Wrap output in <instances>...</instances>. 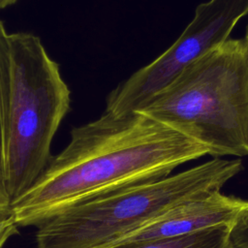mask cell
Masks as SVG:
<instances>
[{
    "instance_id": "6da1fadb",
    "label": "cell",
    "mask_w": 248,
    "mask_h": 248,
    "mask_svg": "<svg viewBox=\"0 0 248 248\" xmlns=\"http://www.w3.org/2000/svg\"><path fill=\"white\" fill-rule=\"evenodd\" d=\"M208 150L170 126L135 111L106 112L71 131L67 146L21 196L11 213L19 227L37 226L101 195L166 177Z\"/></svg>"
},
{
    "instance_id": "7a4b0ae2",
    "label": "cell",
    "mask_w": 248,
    "mask_h": 248,
    "mask_svg": "<svg viewBox=\"0 0 248 248\" xmlns=\"http://www.w3.org/2000/svg\"><path fill=\"white\" fill-rule=\"evenodd\" d=\"M202 144L248 156V46L228 39L187 65L137 110Z\"/></svg>"
},
{
    "instance_id": "3957f363",
    "label": "cell",
    "mask_w": 248,
    "mask_h": 248,
    "mask_svg": "<svg viewBox=\"0 0 248 248\" xmlns=\"http://www.w3.org/2000/svg\"><path fill=\"white\" fill-rule=\"evenodd\" d=\"M242 170L213 158L187 170L121 188L71 206L38 227L36 248H103L199 195L221 190Z\"/></svg>"
},
{
    "instance_id": "277c9868",
    "label": "cell",
    "mask_w": 248,
    "mask_h": 248,
    "mask_svg": "<svg viewBox=\"0 0 248 248\" xmlns=\"http://www.w3.org/2000/svg\"><path fill=\"white\" fill-rule=\"evenodd\" d=\"M12 81L1 173L12 202L48 165L55 133L70 109L71 92L41 39L12 33Z\"/></svg>"
},
{
    "instance_id": "5b68a950",
    "label": "cell",
    "mask_w": 248,
    "mask_h": 248,
    "mask_svg": "<svg viewBox=\"0 0 248 248\" xmlns=\"http://www.w3.org/2000/svg\"><path fill=\"white\" fill-rule=\"evenodd\" d=\"M247 15L248 0L201 3L192 21L165 52L110 91L104 112L119 116L140 109L187 65L228 40Z\"/></svg>"
},
{
    "instance_id": "8992f818",
    "label": "cell",
    "mask_w": 248,
    "mask_h": 248,
    "mask_svg": "<svg viewBox=\"0 0 248 248\" xmlns=\"http://www.w3.org/2000/svg\"><path fill=\"white\" fill-rule=\"evenodd\" d=\"M247 208L248 201L220 190L207 192L171 207L113 244L178 237L217 226L233 227Z\"/></svg>"
},
{
    "instance_id": "52a82bcc",
    "label": "cell",
    "mask_w": 248,
    "mask_h": 248,
    "mask_svg": "<svg viewBox=\"0 0 248 248\" xmlns=\"http://www.w3.org/2000/svg\"><path fill=\"white\" fill-rule=\"evenodd\" d=\"M232 229L217 226L178 237L121 242L103 248H232Z\"/></svg>"
},
{
    "instance_id": "ba28073f",
    "label": "cell",
    "mask_w": 248,
    "mask_h": 248,
    "mask_svg": "<svg viewBox=\"0 0 248 248\" xmlns=\"http://www.w3.org/2000/svg\"><path fill=\"white\" fill-rule=\"evenodd\" d=\"M0 20V170L5 146L12 81L11 37Z\"/></svg>"
},
{
    "instance_id": "9c48e42d",
    "label": "cell",
    "mask_w": 248,
    "mask_h": 248,
    "mask_svg": "<svg viewBox=\"0 0 248 248\" xmlns=\"http://www.w3.org/2000/svg\"><path fill=\"white\" fill-rule=\"evenodd\" d=\"M231 239L234 248H248V208L232 227Z\"/></svg>"
},
{
    "instance_id": "30bf717a",
    "label": "cell",
    "mask_w": 248,
    "mask_h": 248,
    "mask_svg": "<svg viewBox=\"0 0 248 248\" xmlns=\"http://www.w3.org/2000/svg\"><path fill=\"white\" fill-rule=\"evenodd\" d=\"M18 227L12 213L0 215V248L11 236L18 233Z\"/></svg>"
},
{
    "instance_id": "8fae6325",
    "label": "cell",
    "mask_w": 248,
    "mask_h": 248,
    "mask_svg": "<svg viewBox=\"0 0 248 248\" xmlns=\"http://www.w3.org/2000/svg\"><path fill=\"white\" fill-rule=\"evenodd\" d=\"M12 199L6 189L2 173L0 170V215L11 213Z\"/></svg>"
},
{
    "instance_id": "7c38bea8",
    "label": "cell",
    "mask_w": 248,
    "mask_h": 248,
    "mask_svg": "<svg viewBox=\"0 0 248 248\" xmlns=\"http://www.w3.org/2000/svg\"><path fill=\"white\" fill-rule=\"evenodd\" d=\"M17 0H0V10L14 5Z\"/></svg>"
},
{
    "instance_id": "4fadbf2b",
    "label": "cell",
    "mask_w": 248,
    "mask_h": 248,
    "mask_svg": "<svg viewBox=\"0 0 248 248\" xmlns=\"http://www.w3.org/2000/svg\"><path fill=\"white\" fill-rule=\"evenodd\" d=\"M247 46H248V24H247V27H246V34H245V38H244Z\"/></svg>"
},
{
    "instance_id": "5bb4252c",
    "label": "cell",
    "mask_w": 248,
    "mask_h": 248,
    "mask_svg": "<svg viewBox=\"0 0 248 248\" xmlns=\"http://www.w3.org/2000/svg\"><path fill=\"white\" fill-rule=\"evenodd\" d=\"M232 248H234V247H232Z\"/></svg>"
}]
</instances>
